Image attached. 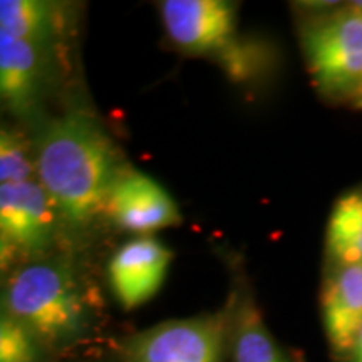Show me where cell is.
I'll return each mask as SVG.
<instances>
[{
    "label": "cell",
    "mask_w": 362,
    "mask_h": 362,
    "mask_svg": "<svg viewBox=\"0 0 362 362\" xmlns=\"http://www.w3.org/2000/svg\"><path fill=\"white\" fill-rule=\"evenodd\" d=\"M37 181L71 228H86L106 214L110 192L123 166L115 141L88 112L54 119L35 151Z\"/></svg>",
    "instance_id": "1"
},
{
    "label": "cell",
    "mask_w": 362,
    "mask_h": 362,
    "mask_svg": "<svg viewBox=\"0 0 362 362\" xmlns=\"http://www.w3.org/2000/svg\"><path fill=\"white\" fill-rule=\"evenodd\" d=\"M4 314L29 330L42 347L61 349L93 327L94 305L83 280L62 260L16 267L2 293Z\"/></svg>",
    "instance_id": "2"
},
{
    "label": "cell",
    "mask_w": 362,
    "mask_h": 362,
    "mask_svg": "<svg viewBox=\"0 0 362 362\" xmlns=\"http://www.w3.org/2000/svg\"><path fill=\"white\" fill-rule=\"evenodd\" d=\"M166 34L178 47L194 56L220 59L235 79H245L250 56L237 37L233 4L223 0H165L160 6Z\"/></svg>",
    "instance_id": "3"
},
{
    "label": "cell",
    "mask_w": 362,
    "mask_h": 362,
    "mask_svg": "<svg viewBox=\"0 0 362 362\" xmlns=\"http://www.w3.org/2000/svg\"><path fill=\"white\" fill-rule=\"evenodd\" d=\"M233 304L215 314L173 319L136 332L121 344L123 362H223Z\"/></svg>",
    "instance_id": "4"
},
{
    "label": "cell",
    "mask_w": 362,
    "mask_h": 362,
    "mask_svg": "<svg viewBox=\"0 0 362 362\" xmlns=\"http://www.w3.org/2000/svg\"><path fill=\"white\" fill-rule=\"evenodd\" d=\"M304 51L317 86L329 94H349L362 86V8L337 11L305 30Z\"/></svg>",
    "instance_id": "5"
},
{
    "label": "cell",
    "mask_w": 362,
    "mask_h": 362,
    "mask_svg": "<svg viewBox=\"0 0 362 362\" xmlns=\"http://www.w3.org/2000/svg\"><path fill=\"white\" fill-rule=\"evenodd\" d=\"M59 215L37 180L0 185L2 260L37 259L56 233Z\"/></svg>",
    "instance_id": "6"
},
{
    "label": "cell",
    "mask_w": 362,
    "mask_h": 362,
    "mask_svg": "<svg viewBox=\"0 0 362 362\" xmlns=\"http://www.w3.org/2000/svg\"><path fill=\"white\" fill-rule=\"evenodd\" d=\"M106 214L119 228L139 235L181 223L171 194L158 181L133 168H124L117 176L107 197Z\"/></svg>",
    "instance_id": "7"
},
{
    "label": "cell",
    "mask_w": 362,
    "mask_h": 362,
    "mask_svg": "<svg viewBox=\"0 0 362 362\" xmlns=\"http://www.w3.org/2000/svg\"><path fill=\"white\" fill-rule=\"evenodd\" d=\"M171 259L170 248L153 237H139L124 243L107 267L112 293L119 305L131 310L155 297L165 282Z\"/></svg>",
    "instance_id": "8"
},
{
    "label": "cell",
    "mask_w": 362,
    "mask_h": 362,
    "mask_svg": "<svg viewBox=\"0 0 362 362\" xmlns=\"http://www.w3.org/2000/svg\"><path fill=\"white\" fill-rule=\"evenodd\" d=\"M322 320L332 351L349 354L362 329V265H334L322 288Z\"/></svg>",
    "instance_id": "9"
},
{
    "label": "cell",
    "mask_w": 362,
    "mask_h": 362,
    "mask_svg": "<svg viewBox=\"0 0 362 362\" xmlns=\"http://www.w3.org/2000/svg\"><path fill=\"white\" fill-rule=\"evenodd\" d=\"M42 49L0 33V96L4 106L17 116L30 115L42 93Z\"/></svg>",
    "instance_id": "10"
},
{
    "label": "cell",
    "mask_w": 362,
    "mask_h": 362,
    "mask_svg": "<svg viewBox=\"0 0 362 362\" xmlns=\"http://www.w3.org/2000/svg\"><path fill=\"white\" fill-rule=\"evenodd\" d=\"M230 349L233 362H291L265 325L252 293L233 302Z\"/></svg>",
    "instance_id": "11"
},
{
    "label": "cell",
    "mask_w": 362,
    "mask_h": 362,
    "mask_svg": "<svg viewBox=\"0 0 362 362\" xmlns=\"http://www.w3.org/2000/svg\"><path fill=\"white\" fill-rule=\"evenodd\" d=\"M61 25L59 8L40 0H2L0 33L44 49L56 39Z\"/></svg>",
    "instance_id": "12"
},
{
    "label": "cell",
    "mask_w": 362,
    "mask_h": 362,
    "mask_svg": "<svg viewBox=\"0 0 362 362\" xmlns=\"http://www.w3.org/2000/svg\"><path fill=\"white\" fill-rule=\"evenodd\" d=\"M327 252L334 265H362V192L344 194L327 225Z\"/></svg>",
    "instance_id": "13"
},
{
    "label": "cell",
    "mask_w": 362,
    "mask_h": 362,
    "mask_svg": "<svg viewBox=\"0 0 362 362\" xmlns=\"http://www.w3.org/2000/svg\"><path fill=\"white\" fill-rule=\"evenodd\" d=\"M37 180V158L19 131H0V185Z\"/></svg>",
    "instance_id": "14"
},
{
    "label": "cell",
    "mask_w": 362,
    "mask_h": 362,
    "mask_svg": "<svg viewBox=\"0 0 362 362\" xmlns=\"http://www.w3.org/2000/svg\"><path fill=\"white\" fill-rule=\"evenodd\" d=\"M40 344L24 325L2 314L0 320V362H37Z\"/></svg>",
    "instance_id": "15"
},
{
    "label": "cell",
    "mask_w": 362,
    "mask_h": 362,
    "mask_svg": "<svg viewBox=\"0 0 362 362\" xmlns=\"http://www.w3.org/2000/svg\"><path fill=\"white\" fill-rule=\"evenodd\" d=\"M349 362H362V329L361 332L357 334L354 344H352L349 354L346 356Z\"/></svg>",
    "instance_id": "16"
},
{
    "label": "cell",
    "mask_w": 362,
    "mask_h": 362,
    "mask_svg": "<svg viewBox=\"0 0 362 362\" xmlns=\"http://www.w3.org/2000/svg\"><path fill=\"white\" fill-rule=\"evenodd\" d=\"M352 99H354V101L359 104V106H362V86L356 90V94H354V96H352Z\"/></svg>",
    "instance_id": "17"
},
{
    "label": "cell",
    "mask_w": 362,
    "mask_h": 362,
    "mask_svg": "<svg viewBox=\"0 0 362 362\" xmlns=\"http://www.w3.org/2000/svg\"><path fill=\"white\" fill-rule=\"evenodd\" d=\"M356 6L359 7V8H362V2H356Z\"/></svg>",
    "instance_id": "18"
}]
</instances>
